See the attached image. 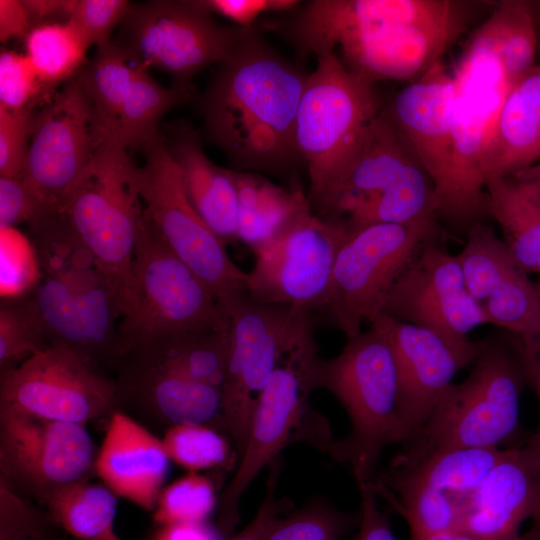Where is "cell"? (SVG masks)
Segmentation results:
<instances>
[{"label":"cell","instance_id":"cell-43","mask_svg":"<svg viewBox=\"0 0 540 540\" xmlns=\"http://www.w3.org/2000/svg\"><path fill=\"white\" fill-rule=\"evenodd\" d=\"M61 531L45 509L0 480V540H66Z\"/></svg>","mask_w":540,"mask_h":540},{"label":"cell","instance_id":"cell-18","mask_svg":"<svg viewBox=\"0 0 540 540\" xmlns=\"http://www.w3.org/2000/svg\"><path fill=\"white\" fill-rule=\"evenodd\" d=\"M97 146L92 107L75 76L37 107L19 176L46 213L61 212Z\"/></svg>","mask_w":540,"mask_h":540},{"label":"cell","instance_id":"cell-35","mask_svg":"<svg viewBox=\"0 0 540 540\" xmlns=\"http://www.w3.org/2000/svg\"><path fill=\"white\" fill-rule=\"evenodd\" d=\"M31 294L45 325L49 345L69 349L93 366L66 278L53 271L40 270V278Z\"/></svg>","mask_w":540,"mask_h":540},{"label":"cell","instance_id":"cell-2","mask_svg":"<svg viewBox=\"0 0 540 540\" xmlns=\"http://www.w3.org/2000/svg\"><path fill=\"white\" fill-rule=\"evenodd\" d=\"M313 390L325 389L347 412L351 432L333 442L329 454L351 467L357 481H371L383 449L400 443L399 384L392 349L374 327L347 338L331 359L318 354L310 366Z\"/></svg>","mask_w":540,"mask_h":540},{"label":"cell","instance_id":"cell-1","mask_svg":"<svg viewBox=\"0 0 540 540\" xmlns=\"http://www.w3.org/2000/svg\"><path fill=\"white\" fill-rule=\"evenodd\" d=\"M216 66L199 99L202 137L225 154L234 170L297 180L304 163L296 118L308 73L255 27Z\"/></svg>","mask_w":540,"mask_h":540},{"label":"cell","instance_id":"cell-33","mask_svg":"<svg viewBox=\"0 0 540 540\" xmlns=\"http://www.w3.org/2000/svg\"><path fill=\"white\" fill-rule=\"evenodd\" d=\"M38 504L75 538L97 540L114 530L117 496L105 484L74 481L50 491Z\"/></svg>","mask_w":540,"mask_h":540},{"label":"cell","instance_id":"cell-60","mask_svg":"<svg viewBox=\"0 0 540 540\" xmlns=\"http://www.w3.org/2000/svg\"><path fill=\"white\" fill-rule=\"evenodd\" d=\"M538 392H539V395H540V391H538ZM531 448L534 451L535 456L537 457V459H538V461L540 463V435H539V438H538L536 444Z\"/></svg>","mask_w":540,"mask_h":540},{"label":"cell","instance_id":"cell-58","mask_svg":"<svg viewBox=\"0 0 540 540\" xmlns=\"http://www.w3.org/2000/svg\"><path fill=\"white\" fill-rule=\"evenodd\" d=\"M513 540H540V528H535L531 530L529 533L524 535H519Z\"/></svg>","mask_w":540,"mask_h":540},{"label":"cell","instance_id":"cell-12","mask_svg":"<svg viewBox=\"0 0 540 540\" xmlns=\"http://www.w3.org/2000/svg\"><path fill=\"white\" fill-rule=\"evenodd\" d=\"M435 216L352 231L336 256L320 311L347 338L382 313L394 284L421 245L434 236Z\"/></svg>","mask_w":540,"mask_h":540},{"label":"cell","instance_id":"cell-10","mask_svg":"<svg viewBox=\"0 0 540 540\" xmlns=\"http://www.w3.org/2000/svg\"><path fill=\"white\" fill-rule=\"evenodd\" d=\"M473 364L469 376L443 394L402 456L449 448H498L516 432L523 362L499 345L484 343Z\"/></svg>","mask_w":540,"mask_h":540},{"label":"cell","instance_id":"cell-29","mask_svg":"<svg viewBox=\"0 0 540 540\" xmlns=\"http://www.w3.org/2000/svg\"><path fill=\"white\" fill-rule=\"evenodd\" d=\"M233 170L237 192V238L252 252L280 231L308 203L297 180L288 189L260 173Z\"/></svg>","mask_w":540,"mask_h":540},{"label":"cell","instance_id":"cell-52","mask_svg":"<svg viewBox=\"0 0 540 540\" xmlns=\"http://www.w3.org/2000/svg\"><path fill=\"white\" fill-rule=\"evenodd\" d=\"M33 28L29 14L19 0H0V40L26 37Z\"/></svg>","mask_w":540,"mask_h":540},{"label":"cell","instance_id":"cell-61","mask_svg":"<svg viewBox=\"0 0 540 540\" xmlns=\"http://www.w3.org/2000/svg\"><path fill=\"white\" fill-rule=\"evenodd\" d=\"M536 287H537L538 293L540 295V282H539L538 286H536Z\"/></svg>","mask_w":540,"mask_h":540},{"label":"cell","instance_id":"cell-24","mask_svg":"<svg viewBox=\"0 0 540 540\" xmlns=\"http://www.w3.org/2000/svg\"><path fill=\"white\" fill-rule=\"evenodd\" d=\"M169 462L162 439L122 410L110 415L95 473L117 497L153 512Z\"/></svg>","mask_w":540,"mask_h":540},{"label":"cell","instance_id":"cell-36","mask_svg":"<svg viewBox=\"0 0 540 540\" xmlns=\"http://www.w3.org/2000/svg\"><path fill=\"white\" fill-rule=\"evenodd\" d=\"M482 305L488 323L518 334L524 344H538L540 295L520 266L501 280Z\"/></svg>","mask_w":540,"mask_h":540},{"label":"cell","instance_id":"cell-37","mask_svg":"<svg viewBox=\"0 0 540 540\" xmlns=\"http://www.w3.org/2000/svg\"><path fill=\"white\" fill-rule=\"evenodd\" d=\"M470 294L481 304L501 280L519 266L503 239L484 223H474L456 255Z\"/></svg>","mask_w":540,"mask_h":540},{"label":"cell","instance_id":"cell-16","mask_svg":"<svg viewBox=\"0 0 540 540\" xmlns=\"http://www.w3.org/2000/svg\"><path fill=\"white\" fill-rule=\"evenodd\" d=\"M0 408L86 425L118 409L117 388L75 352L50 346L1 374Z\"/></svg>","mask_w":540,"mask_h":540},{"label":"cell","instance_id":"cell-5","mask_svg":"<svg viewBox=\"0 0 540 540\" xmlns=\"http://www.w3.org/2000/svg\"><path fill=\"white\" fill-rule=\"evenodd\" d=\"M138 170L127 149L105 140L61 208L108 280L120 318L129 303L131 267L144 215Z\"/></svg>","mask_w":540,"mask_h":540},{"label":"cell","instance_id":"cell-30","mask_svg":"<svg viewBox=\"0 0 540 540\" xmlns=\"http://www.w3.org/2000/svg\"><path fill=\"white\" fill-rule=\"evenodd\" d=\"M143 66L116 40L97 48L76 77L92 107L98 145L113 138L129 89Z\"/></svg>","mask_w":540,"mask_h":540},{"label":"cell","instance_id":"cell-39","mask_svg":"<svg viewBox=\"0 0 540 540\" xmlns=\"http://www.w3.org/2000/svg\"><path fill=\"white\" fill-rule=\"evenodd\" d=\"M50 347L45 325L31 294L2 298L0 306V374Z\"/></svg>","mask_w":540,"mask_h":540},{"label":"cell","instance_id":"cell-50","mask_svg":"<svg viewBox=\"0 0 540 540\" xmlns=\"http://www.w3.org/2000/svg\"><path fill=\"white\" fill-rule=\"evenodd\" d=\"M281 471L279 458L270 464L266 493L259 509L249 524L229 540H266L268 532L280 516L292 508L287 498H277V482Z\"/></svg>","mask_w":540,"mask_h":540},{"label":"cell","instance_id":"cell-14","mask_svg":"<svg viewBox=\"0 0 540 540\" xmlns=\"http://www.w3.org/2000/svg\"><path fill=\"white\" fill-rule=\"evenodd\" d=\"M138 170L144 213L168 247L205 283L221 306L247 291L248 272L228 256L226 245L189 201L181 173L162 135L145 148Z\"/></svg>","mask_w":540,"mask_h":540},{"label":"cell","instance_id":"cell-31","mask_svg":"<svg viewBox=\"0 0 540 540\" xmlns=\"http://www.w3.org/2000/svg\"><path fill=\"white\" fill-rule=\"evenodd\" d=\"M485 189L486 212L500 226L517 264L540 275V203L512 176L491 179Z\"/></svg>","mask_w":540,"mask_h":540},{"label":"cell","instance_id":"cell-22","mask_svg":"<svg viewBox=\"0 0 540 540\" xmlns=\"http://www.w3.org/2000/svg\"><path fill=\"white\" fill-rule=\"evenodd\" d=\"M530 518L540 528V463L531 447L504 449L467 500L460 530L481 540H513Z\"/></svg>","mask_w":540,"mask_h":540},{"label":"cell","instance_id":"cell-6","mask_svg":"<svg viewBox=\"0 0 540 540\" xmlns=\"http://www.w3.org/2000/svg\"><path fill=\"white\" fill-rule=\"evenodd\" d=\"M315 57L295 130L312 210L341 176L383 108L375 84L349 70L335 49H322Z\"/></svg>","mask_w":540,"mask_h":540},{"label":"cell","instance_id":"cell-3","mask_svg":"<svg viewBox=\"0 0 540 540\" xmlns=\"http://www.w3.org/2000/svg\"><path fill=\"white\" fill-rule=\"evenodd\" d=\"M314 213L354 231L436 215L435 188L415 151L381 110Z\"/></svg>","mask_w":540,"mask_h":540},{"label":"cell","instance_id":"cell-46","mask_svg":"<svg viewBox=\"0 0 540 540\" xmlns=\"http://www.w3.org/2000/svg\"><path fill=\"white\" fill-rule=\"evenodd\" d=\"M131 3L126 0H73L67 21L83 35L88 46L97 48L110 43Z\"/></svg>","mask_w":540,"mask_h":540},{"label":"cell","instance_id":"cell-8","mask_svg":"<svg viewBox=\"0 0 540 540\" xmlns=\"http://www.w3.org/2000/svg\"><path fill=\"white\" fill-rule=\"evenodd\" d=\"M317 354V344L311 335L280 362L259 393L243 454L218 503V528L222 536H231L239 524V502L245 490L263 468L278 459L287 445L306 440L329 451L334 440L324 419L309 407L313 391L310 366Z\"/></svg>","mask_w":540,"mask_h":540},{"label":"cell","instance_id":"cell-32","mask_svg":"<svg viewBox=\"0 0 540 540\" xmlns=\"http://www.w3.org/2000/svg\"><path fill=\"white\" fill-rule=\"evenodd\" d=\"M191 87H164L142 67L122 105L112 141L130 153L143 151L161 135V119L171 109L191 99Z\"/></svg>","mask_w":540,"mask_h":540},{"label":"cell","instance_id":"cell-19","mask_svg":"<svg viewBox=\"0 0 540 540\" xmlns=\"http://www.w3.org/2000/svg\"><path fill=\"white\" fill-rule=\"evenodd\" d=\"M388 341L396 363L401 442L414 438L462 368L484 343L455 339L381 313L371 323Z\"/></svg>","mask_w":540,"mask_h":540},{"label":"cell","instance_id":"cell-4","mask_svg":"<svg viewBox=\"0 0 540 540\" xmlns=\"http://www.w3.org/2000/svg\"><path fill=\"white\" fill-rule=\"evenodd\" d=\"M451 72L452 180L439 214L464 222L486 212L484 160L512 87L498 55L491 14L466 40Z\"/></svg>","mask_w":540,"mask_h":540},{"label":"cell","instance_id":"cell-55","mask_svg":"<svg viewBox=\"0 0 540 540\" xmlns=\"http://www.w3.org/2000/svg\"><path fill=\"white\" fill-rule=\"evenodd\" d=\"M512 177L520 181L540 203V161L515 173Z\"/></svg>","mask_w":540,"mask_h":540},{"label":"cell","instance_id":"cell-51","mask_svg":"<svg viewBox=\"0 0 540 540\" xmlns=\"http://www.w3.org/2000/svg\"><path fill=\"white\" fill-rule=\"evenodd\" d=\"M361 510L356 540H397L389 518L378 505V493L371 481L358 483Z\"/></svg>","mask_w":540,"mask_h":540},{"label":"cell","instance_id":"cell-11","mask_svg":"<svg viewBox=\"0 0 540 540\" xmlns=\"http://www.w3.org/2000/svg\"><path fill=\"white\" fill-rule=\"evenodd\" d=\"M469 8L470 4L457 0H393L379 24L338 46L339 57L349 70L372 84L414 81L463 34Z\"/></svg>","mask_w":540,"mask_h":540},{"label":"cell","instance_id":"cell-54","mask_svg":"<svg viewBox=\"0 0 540 540\" xmlns=\"http://www.w3.org/2000/svg\"><path fill=\"white\" fill-rule=\"evenodd\" d=\"M73 0H25L24 4L32 25L37 26L48 22L67 21Z\"/></svg>","mask_w":540,"mask_h":540},{"label":"cell","instance_id":"cell-27","mask_svg":"<svg viewBox=\"0 0 540 540\" xmlns=\"http://www.w3.org/2000/svg\"><path fill=\"white\" fill-rule=\"evenodd\" d=\"M502 451L499 448H449L414 457L400 456L392 471L380 480L427 487L458 501L464 509Z\"/></svg>","mask_w":540,"mask_h":540},{"label":"cell","instance_id":"cell-41","mask_svg":"<svg viewBox=\"0 0 540 540\" xmlns=\"http://www.w3.org/2000/svg\"><path fill=\"white\" fill-rule=\"evenodd\" d=\"M216 505L213 481L204 475L188 473L163 488L152 517L156 526L202 523Z\"/></svg>","mask_w":540,"mask_h":540},{"label":"cell","instance_id":"cell-47","mask_svg":"<svg viewBox=\"0 0 540 540\" xmlns=\"http://www.w3.org/2000/svg\"><path fill=\"white\" fill-rule=\"evenodd\" d=\"M40 104L11 111L0 107V177L21 175L31 137L34 114Z\"/></svg>","mask_w":540,"mask_h":540},{"label":"cell","instance_id":"cell-21","mask_svg":"<svg viewBox=\"0 0 540 540\" xmlns=\"http://www.w3.org/2000/svg\"><path fill=\"white\" fill-rule=\"evenodd\" d=\"M452 72L442 59L400 90L382 111L415 151L435 188L436 214L443 209L451 187Z\"/></svg>","mask_w":540,"mask_h":540},{"label":"cell","instance_id":"cell-34","mask_svg":"<svg viewBox=\"0 0 540 540\" xmlns=\"http://www.w3.org/2000/svg\"><path fill=\"white\" fill-rule=\"evenodd\" d=\"M89 48L69 21L34 26L25 37L26 55L48 91L75 77Z\"/></svg>","mask_w":540,"mask_h":540},{"label":"cell","instance_id":"cell-57","mask_svg":"<svg viewBox=\"0 0 540 540\" xmlns=\"http://www.w3.org/2000/svg\"><path fill=\"white\" fill-rule=\"evenodd\" d=\"M410 540H481L462 530L433 534H410Z\"/></svg>","mask_w":540,"mask_h":540},{"label":"cell","instance_id":"cell-45","mask_svg":"<svg viewBox=\"0 0 540 540\" xmlns=\"http://www.w3.org/2000/svg\"><path fill=\"white\" fill-rule=\"evenodd\" d=\"M49 92L26 54L2 50L0 54V107L11 111L41 104Z\"/></svg>","mask_w":540,"mask_h":540},{"label":"cell","instance_id":"cell-62","mask_svg":"<svg viewBox=\"0 0 540 540\" xmlns=\"http://www.w3.org/2000/svg\"><path fill=\"white\" fill-rule=\"evenodd\" d=\"M538 46H540V36H538Z\"/></svg>","mask_w":540,"mask_h":540},{"label":"cell","instance_id":"cell-42","mask_svg":"<svg viewBox=\"0 0 540 540\" xmlns=\"http://www.w3.org/2000/svg\"><path fill=\"white\" fill-rule=\"evenodd\" d=\"M359 517L316 500L276 519L266 540H340L358 526Z\"/></svg>","mask_w":540,"mask_h":540},{"label":"cell","instance_id":"cell-7","mask_svg":"<svg viewBox=\"0 0 540 540\" xmlns=\"http://www.w3.org/2000/svg\"><path fill=\"white\" fill-rule=\"evenodd\" d=\"M199 327L228 328V314L144 213L131 267L129 303L118 323L123 358L163 335Z\"/></svg>","mask_w":540,"mask_h":540},{"label":"cell","instance_id":"cell-17","mask_svg":"<svg viewBox=\"0 0 540 540\" xmlns=\"http://www.w3.org/2000/svg\"><path fill=\"white\" fill-rule=\"evenodd\" d=\"M94 442L84 424L0 408V480L38 503L50 491L90 479Z\"/></svg>","mask_w":540,"mask_h":540},{"label":"cell","instance_id":"cell-38","mask_svg":"<svg viewBox=\"0 0 540 540\" xmlns=\"http://www.w3.org/2000/svg\"><path fill=\"white\" fill-rule=\"evenodd\" d=\"M491 15L496 26L498 55L513 85L535 66L538 34L534 12L526 1L504 0Z\"/></svg>","mask_w":540,"mask_h":540},{"label":"cell","instance_id":"cell-26","mask_svg":"<svg viewBox=\"0 0 540 540\" xmlns=\"http://www.w3.org/2000/svg\"><path fill=\"white\" fill-rule=\"evenodd\" d=\"M540 161V66L511 87L489 145L483 178L512 176Z\"/></svg>","mask_w":540,"mask_h":540},{"label":"cell","instance_id":"cell-40","mask_svg":"<svg viewBox=\"0 0 540 540\" xmlns=\"http://www.w3.org/2000/svg\"><path fill=\"white\" fill-rule=\"evenodd\" d=\"M162 442L170 461L189 473L230 467L238 460L230 439L207 425L173 426L166 430Z\"/></svg>","mask_w":540,"mask_h":540},{"label":"cell","instance_id":"cell-59","mask_svg":"<svg viewBox=\"0 0 540 540\" xmlns=\"http://www.w3.org/2000/svg\"><path fill=\"white\" fill-rule=\"evenodd\" d=\"M97 540H121V539L119 538L115 530H111L110 532H108L107 534H105L104 536H102L101 538Z\"/></svg>","mask_w":540,"mask_h":540},{"label":"cell","instance_id":"cell-44","mask_svg":"<svg viewBox=\"0 0 540 540\" xmlns=\"http://www.w3.org/2000/svg\"><path fill=\"white\" fill-rule=\"evenodd\" d=\"M1 296L14 298L29 294L40 278V268L28 237L17 228L0 229Z\"/></svg>","mask_w":540,"mask_h":540},{"label":"cell","instance_id":"cell-28","mask_svg":"<svg viewBox=\"0 0 540 540\" xmlns=\"http://www.w3.org/2000/svg\"><path fill=\"white\" fill-rule=\"evenodd\" d=\"M130 353L187 379L222 389L228 363L229 327L172 332Z\"/></svg>","mask_w":540,"mask_h":540},{"label":"cell","instance_id":"cell-25","mask_svg":"<svg viewBox=\"0 0 540 540\" xmlns=\"http://www.w3.org/2000/svg\"><path fill=\"white\" fill-rule=\"evenodd\" d=\"M161 135L197 213L225 245L237 241L238 203L233 170L220 167L207 157L201 133L185 120L161 126Z\"/></svg>","mask_w":540,"mask_h":540},{"label":"cell","instance_id":"cell-23","mask_svg":"<svg viewBox=\"0 0 540 540\" xmlns=\"http://www.w3.org/2000/svg\"><path fill=\"white\" fill-rule=\"evenodd\" d=\"M115 380L118 409L169 428L184 424L207 425L224 432L222 389L196 382L129 353Z\"/></svg>","mask_w":540,"mask_h":540},{"label":"cell","instance_id":"cell-9","mask_svg":"<svg viewBox=\"0 0 540 540\" xmlns=\"http://www.w3.org/2000/svg\"><path fill=\"white\" fill-rule=\"evenodd\" d=\"M223 309L229 318L223 423L239 460L259 393L280 362L314 335L315 317L304 308L261 303L247 291L235 295Z\"/></svg>","mask_w":540,"mask_h":540},{"label":"cell","instance_id":"cell-53","mask_svg":"<svg viewBox=\"0 0 540 540\" xmlns=\"http://www.w3.org/2000/svg\"><path fill=\"white\" fill-rule=\"evenodd\" d=\"M151 540H220L206 522L156 526Z\"/></svg>","mask_w":540,"mask_h":540},{"label":"cell","instance_id":"cell-13","mask_svg":"<svg viewBox=\"0 0 540 540\" xmlns=\"http://www.w3.org/2000/svg\"><path fill=\"white\" fill-rule=\"evenodd\" d=\"M116 40L146 68L168 73L176 86L231 56L247 29L219 24L197 0L131 4Z\"/></svg>","mask_w":540,"mask_h":540},{"label":"cell","instance_id":"cell-20","mask_svg":"<svg viewBox=\"0 0 540 540\" xmlns=\"http://www.w3.org/2000/svg\"><path fill=\"white\" fill-rule=\"evenodd\" d=\"M431 238L394 284L382 313L447 337L466 339L469 332L488 323L487 316L468 291L457 257Z\"/></svg>","mask_w":540,"mask_h":540},{"label":"cell","instance_id":"cell-15","mask_svg":"<svg viewBox=\"0 0 540 540\" xmlns=\"http://www.w3.org/2000/svg\"><path fill=\"white\" fill-rule=\"evenodd\" d=\"M351 233L346 223L314 213L308 201L280 231L253 251L248 294L261 303L320 312L336 256Z\"/></svg>","mask_w":540,"mask_h":540},{"label":"cell","instance_id":"cell-49","mask_svg":"<svg viewBox=\"0 0 540 540\" xmlns=\"http://www.w3.org/2000/svg\"><path fill=\"white\" fill-rule=\"evenodd\" d=\"M208 13L222 16L234 25L251 29L264 14H283L296 9L299 0H197Z\"/></svg>","mask_w":540,"mask_h":540},{"label":"cell","instance_id":"cell-56","mask_svg":"<svg viewBox=\"0 0 540 540\" xmlns=\"http://www.w3.org/2000/svg\"><path fill=\"white\" fill-rule=\"evenodd\" d=\"M523 349V348H522ZM522 361L527 373L532 375L537 389L540 390V355L539 348L522 350Z\"/></svg>","mask_w":540,"mask_h":540},{"label":"cell","instance_id":"cell-48","mask_svg":"<svg viewBox=\"0 0 540 540\" xmlns=\"http://www.w3.org/2000/svg\"><path fill=\"white\" fill-rule=\"evenodd\" d=\"M48 214L18 177H0V229L29 225Z\"/></svg>","mask_w":540,"mask_h":540}]
</instances>
